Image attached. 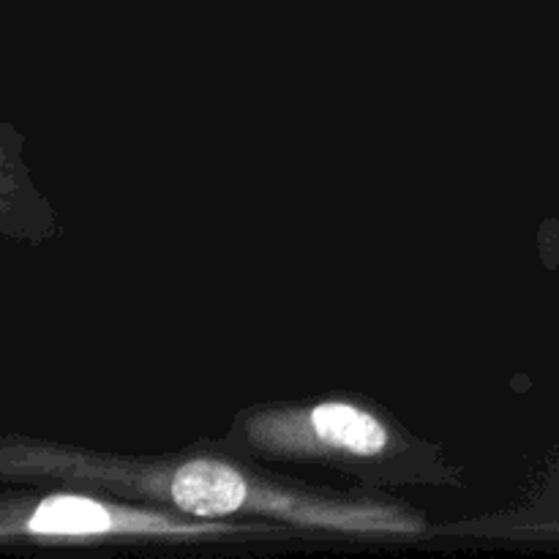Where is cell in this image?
Listing matches in <instances>:
<instances>
[{"instance_id": "obj_2", "label": "cell", "mask_w": 559, "mask_h": 559, "mask_svg": "<svg viewBox=\"0 0 559 559\" xmlns=\"http://www.w3.org/2000/svg\"><path fill=\"white\" fill-rule=\"evenodd\" d=\"M20 533L31 538H93V535H218L235 527H213L164 513L134 511V508L104 506L91 497L55 495L36 502L20 522Z\"/></svg>"}, {"instance_id": "obj_1", "label": "cell", "mask_w": 559, "mask_h": 559, "mask_svg": "<svg viewBox=\"0 0 559 559\" xmlns=\"http://www.w3.org/2000/svg\"><path fill=\"white\" fill-rule=\"evenodd\" d=\"M153 495L164 497L178 511L202 519V522L233 516L238 511H265L300 524L358 530V533H364V530H374V533H380V530H399V533L418 530V522H402V516L391 511L322 506V502H304L276 495V491H265L251 484L243 473L224 462H213V459H197V462H186L169 473L156 475Z\"/></svg>"}, {"instance_id": "obj_3", "label": "cell", "mask_w": 559, "mask_h": 559, "mask_svg": "<svg viewBox=\"0 0 559 559\" xmlns=\"http://www.w3.org/2000/svg\"><path fill=\"white\" fill-rule=\"evenodd\" d=\"M251 440L273 451H336L344 456H377L388 448L385 424L344 402L317 404L309 413L267 415L251 429Z\"/></svg>"}]
</instances>
